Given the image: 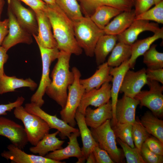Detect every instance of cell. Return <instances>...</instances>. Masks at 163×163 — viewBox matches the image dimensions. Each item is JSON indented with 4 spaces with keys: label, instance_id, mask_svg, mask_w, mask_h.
I'll return each mask as SVG.
<instances>
[{
    "label": "cell",
    "instance_id": "28",
    "mask_svg": "<svg viewBox=\"0 0 163 163\" xmlns=\"http://www.w3.org/2000/svg\"><path fill=\"white\" fill-rule=\"evenodd\" d=\"M117 40L116 35L105 34L99 38L94 50V55L97 65L105 62L107 56L112 51Z\"/></svg>",
    "mask_w": 163,
    "mask_h": 163
},
{
    "label": "cell",
    "instance_id": "15",
    "mask_svg": "<svg viewBox=\"0 0 163 163\" xmlns=\"http://www.w3.org/2000/svg\"><path fill=\"white\" fill-rule=\"evenodd\" d=\"M38 27L37 35H33L38 45L48 48L57 47L56 41L52 31V26L45 12L42 10L34 11Z\"/></svg>",
    "mask_w": 163,
    "mask_h": 163
},
{
    "label": "cell",
    "instance_id": "44",
    "mask_svg": "<svg viewBox=\"0 0 163 163\" xmlns=\"http://www.w3.org/2000/svg\"><path fill=\"white\" fill-rule=\"evenodd\" d=\"M146 74L148 80L155 81L163 84V69H146Z\"/></svg>",
    "mask_w": 163,
    "mask_h": 163
},
{
    "label": "cell",
    "instance_id": "23",
    "mask_svg": "<svg viewBox=\"0 0 163 163\" xmlns=\"http://www.w3.org/2000/svg\"><path fill=\"white\" fill-rule=\"evenodd\" d=\"M75 119L79 128L82 143L83 147L81 149L83 153L82 162L83 163L88 155L92 152L94 148L98 145L86 123L84 115L76 111Z\"/></svg>",
    "mask_w": 163,
    "mask_h": 163
},
{
    "label": "cell",
    "instance_id": "46",
    "mask_svg": "<svg viewBox=\"0 0 163 163\" xmlns=\"http://www.w3.org/2000/svg\"><path fill=\"white\" fill-rule=\"evenodd\" d=\"M7 51L2 46H0V78L5 74L4 66L6 62L8 56Z\"/></svg>",
    "mask_w": 163,
    "mask_h": 163
},
{
    "label": "cell",
    "instance_id": "3",
    "mask_svg": "<svg viewBox=\"0 0 163 163\" xmlns=\"http://www.w3.org/2000/svg\"><path fill=\"white\" fill-rule=\"evenodd\" d=\"M73 22L75 36L78 44L87 56H93L98 40L105 34L103 30L99 28L89 17L83 16Z\"/></svg>",
    "mask_w": 163,
    "mask_h": 163
},
{
    "label": "cell",
    "instance_id": "2",
    "mask_svg": "<svg viewBox=\"0 0 163 163\" xmlns=\"http://www.w3.org/2000/svg\"><path fill=\"white\" fill-rule=\"evenodd\" d=\"M71 54L59 51L57 61L52 72L51 82L46 88L45 93L64 108L67 97L69 86L73 82L74 74L69 70Z\"/></svg>",
    "mask_w": 163,
    "mask_h": 163
},
{
    "label": "cell",
    "instance_id": "39",
    "mask_svg": "<svg viewBox=\"0 0 163 163\" xmlns=\"http://www.w3.org/2000/svg\"><path fill=\"white\" fill-rule=\"evenodd\" d=\"M142 157L146 163H162L163 155H158L151 151L144 143L141 149Z\"/></svg>",
    "mask_w": 163,
    "mask_h": 163
},
{
    "label": "cell",
    "instance_id": "8",
    "mask_svg": "<svg viewBox=\"0 0 163 163\" xmlns=\"http://www.w3.org/2000/svg\"><path fill=\"white\" fill-rule=\"evenodd\" d=\"M149 89L141 91L134 98L139 101L141 107L149 108L157 117L163 115V86L155 81L148 80Z\"/></svg>",
    "mask_w": 163,
    "mask_h": 163
},
{
    "label": "cell",
    "instance_id": "51",
    "mask_svg": "<svg viewBox=\"0 0 163 163\" xmlns=\"http://www.w3.org/2000/svg\"><path fill=\"white\" fill-rule=\"evenodd\" d=\"M155 5H157L161 2L163 1V0H154Z\"/></svg>",
    "mask_w": 163,
    "mask_h": 163
},
{
    "label": "cell",
    "instance_id": "34",
    "mask_svg": "<svg viewBox=\"0 0 163 163\" xmlns=\"http://www.w3.org/2000/svg\"><path fill=\"white\" fill-rule=\"evenodd\" d=\"M56 4L72 21L83 16L77 0H55Z\"/></svg>",
    "mask_w": 163,
    "mask_h": 163
},
{
    "label": "cell",
    "instance_id": "41",
    "mask_svg": "<svg viewBox=\"0 0 163 163\" xmlns=\"http://www.w3.org/2000/svg\"><path fill=\"white\" fill-rule=\"evenodd\" d=\"M92 152L94 155L96 163H114L107 152L101 148L99 145L95 146Z\"/></svg>",
    "mask_w": 163,
    "mask_h": 163
},
{
    "label": "cell",
    "instance_id": "20",
    "mask_svg": "<svg viewBox=\"0 0 163 163\" xmlns=\"http://www.w3.org/2000/svg\"><path fill=\"white\" fill-rule=\"evenodd\" d=\"M139 104V101L136 99L124 95L118 99L115 108L117 122L133 124L136 120V109Z\"/></svg>",
    "mask_w": 163,
    "mask_h": 163
},
{
    "label": "cell",
    "instance_id": "1",
    "mask_svg": "<svg viewBox=\"0 0 163 163\" xmlns=\"http://www.w3.org/2000/svg\"><path fill=\"white\" fill-rule=\"evenodd\" d=\"M44 11L50 22L59 50L77 56L81 54L82 49L75 38L73 21L56 4H46Z\"/></svg>",
    "mask_w": 163,
    "mask_h": 163
},
{
    "label": "cell",
    "instance_id": "30",
    "mask_svg": "<svg viewBox=\"0 0 163 163\" xmlns=\"http://www.w3.org/2000/svg\"><path fill=\"white\" fill-rule=\"evenodd\" d=\"M140 121L147 132L163 143V121L150 111L141 117Z\"/></svg>",
    "mask_w": 163,
    "mask_h": 163
},
{
    "label": "cell",
    "instance_id": "12",
    "mask_svg": "<svg viewBox=\"0 0 163 163\" xmlns=\"http://www.w3.org/2000/svg\"><path fill=\"white\" fill-rule=\"evenodd\" d=\"M111 86L109 82H106L98 89L85 92L77 111L85 115L86 109L89 106L98 107L107 103L111 98Z\"/></svg>",
    "mask_w": 163,
    "mask_h": 163
},
{
    "label": "cell",
    "instance_id": "11",
    "mask_svg": "<svg viewBox=\"0 0 163 163\" xmlns=\"http://www.w3.org/2000/svg\"><path fill=\"white\" fill-rule=\"evenodd\" d=\"M0 135L7 138L11 144L21 149L29 142L24 127L12 120L0 116Z\"/></svg>",
    "mask_w": 163,
    "mask_h": 163
},
{
    "label": "cell",
    "instance_id": "5",
    "mask_svg": "<svg viewBox=\"0 0 163 163\" xmlns=\"http://www.w3.org/2000/svg\"><path fill=\"white\" fill-rule=\"evenodd\" d=\"M72 71L74 74V80L68 88L66 103L65 107L60 111V114L62 120L74 127L76 124L75 113L85 90L80 83L81 75L79 70L76 67H73Z\"/></svg>",
    "mask_w": 163,
    "mask_h": 163
},
{
    "label": "cell",
    "instance_id": "37",
    "mask_svg": "<svg viewBox=\"0 0 163 163\" xmlns=\"http://www.w3.org/2000/svg\"><path fill=\"white\" fill-rule=\"evenodd\" d=\"M135 20L153 21L157 23L163 24V1L143 13L136 16Z\"/></svg>",
    "mask_w": 163,
    "mask_h": 163
},
{
    "label": "cell",
    "instance_id": "36",
    "mask_svg": "<svg viewBox=\"0 0 163 163\" xmlns=\"http://www.w3.org/2000/svg\"><path fill=\"white\" fill-rule=\"evenodd\" d=\"M132 134L135 147L140 150L142 144L150 136V134L141 124L138 118H137L132 124Z\"/></svg>",
    "mask_w": 163,
    "mask_h": 163
},
{
    "label": "cell",
    "instance_id": "42",
    "mask_svg": "<svg viewBox=\"0 0 163 163\" xmlns=\"http://www.w3.org/2000/svg\"><path fill=\"white\" fill-rule=\"evenodd\" d=\"M136 16L147 11L155 5L154 0H133Z\"/></svg>",
    "mask_w": 163,
    "mask_h": 163
},
{
    "label": "cell",
    "instance_id": "19",
    "mask_svg": "<svg viewBox=\"0 0 163 163\" xmlns=\"http://www.w3.org/2000/svg\"><path fill=\"white\" fill-rule=\"evenodd\" d=\"M79 2L82 13L90 17L96 9L102 5L117 8L123 11L131 10L134 6L133 0H77Z\"/></svg>",
    "mask_w": 163,
    "mask_h": 163
},
{
    "label": "cell",
    "instance_id": "24",
    "mask_svg": "<svg viewBox=\"0 0 163 163\" xmlns=\"http://www.w3.org/2000/svg\"><path fill=\"white\" fill-rule=\"evenodd\" d=\"M136 17L134 9L123 11L104 27L105 34L117 36L121 34L130 26Z\"/></svg>",
    "mask_w": 163,
    "mask_h": 163
},
{
    "label": "cell",
    "instance_id": "31",
    "mask_svg": "<svg viewBox=\"0 0 163 163\" xmlns=\"http://www.w3.org/2000/svg\"><path fill=\"white\" fill-rule=\"evenodd\" d=\"M122 12L112 6L102 5L97 7L90 18L99 28L103 30L111 19Z\"/></svg>",
    "mask_w": 163,
    "mask_h": 163
},
{
    "label": "cell",
    "instance_id": "17",
    "mask_svg": "<svg viewBox=\"0 0 163 163\" xmlns=\"http://www.w3.org/2000/svg\"><path fill=\"white\" fill-rule=\"evenodd\" d=\"M8 150L4 151L1 154L3 157L10 160L13 163H63L39 155L27 154L13 144L7 147Z\"/></svg>",
    "mask_w": 163,
    "mask_h": 163
},
{
    "label": "cell",
    "instance_id": "48",
    "mask_svg": "<svg viewBox=\"0 0 163 163\" xmlns=\"http://www.w3.org/2000/svg\"><path fill=\"white\" fill-rule=\"evenodd\" d=\"M86 160L87 163H96L95 159L93 152L91 153L88 155Z\"/></svg>",
    "mask_w": 163,
    "mask_h": 163
},
{
    "label": "cell",
    "instance_id": "9",
    "mask_svg": "<svg viewBox=\"0 0 163 163\" xmlns=\"http://www.w3.org/2000/svg\"><path fill=\"white\" fill-rule=\"evenodd\" d=\"M8 32L2 46L7 51L19 43L30 44L33 42L31 35L27 31L18 21L10 8L8 6Z\"/></svg>",
    "mask_w": 163,
    "mask_h": 163
},
{
    "label": "cell",
    "instance_id": "26",
    "mask_svg": "<svg viewBox=\"0 0 163 163\" xmlns=\"http://www.w3.org/2000/svg\"><path fill=\"white\" fill-rule=\"evenodd\" d=\"M59 133L58 130L52 133L46 134L37 145L29 148V151L35 154L44 157L50 152L60 149L65 142L56 137Z\"/></svg>",
    "mask_w": 163,
    "mask_h": 163
},
{
    "label": "cell",
    "instance_id": "16",
    "mask_svg": "<svg viewBox=\"0 0 163 163\" xmlns=\"http://www.w3.org/2000/svg\"><path fill=\"white\" fill-rule=\"evenodd\" d=\"M157 23L150 22L143 20H135L130 26L124 32L117 36L118 42L131 45L137 39L139 35L145 31L155 33L160 29Z\"/></svg>",
    "mask_w": 163,
    "mask_h": 163
},
{
    "label": "cell",
    "instance_id": "21",
    "mask_svg": "<svg viewBox=\"0 0 163 163\" xmlns=\"http://www.w3.org/2000/svg\"><path fill=\"white\" fill-rule=\"evenodd\" d=\"M129 60L124 61L118 67H110L109 73L113 77L111 89V101L113 113L112 118L110 121L111 124L117 122L115 116L116 106L124 76L126 71L130 69Z\"/></svg>",
    "mask_w": 163,
    "mask_h": 163
},
{
    "label": "cell",
    "instance_id": "7",
    "mask_svg": "<svg viewBox=\"0 0 163 163\" xmlns=\"http://www.w3.org/2000/svg\"><path fill=\"white\" fill-rule=\"evenodd\" d=\"M38 46L42 61V74L38 88L32 96L30 101L41 107L44 103L43 97L46 90L51 81L49 75L50 66L51 63L57 59L59 50L57 47L48 48Z\"/></svg>",
    "mask_w": 163,
    "mask_h": 163
},
{
    "label": "cell",
    "instance_id": "25",
    "mask_svg": "<svg viewBox=\"0 0 163 163\" xmlns=\"http://www.w3.org/2000/svg\"><path fill=\"white\" fill-rule=\"evenodd\" d=\"M107 62L98 66V69L90 77L80 79V83L85 89V92L94 89H98L106 82H112L113 77L110 74V68Z\"/></svg>",
    "mask_w": 163,
    "mask_h": 163
},
{
    "label": "cell",
    "instance_id": "10",
    "mask_svg": "<svg viewBox=\"0 0 163 163\" xmlns=\"http://www.w3.org/2000/svg\"><path fill=\"white\" fill-rule=\"evenodd\" d=\"M25 109L29 113L38 116L48 124L50 129L58 130L59 136L62 139L68 137L73 132H79V129L69 125L56 115H52L47 113L35 104L30 102L25 104Z\"/></svg>",
    "mask_w": 163,
    "mask_h": 163
},
{
    "label": "cell",
    "instance_id": "13",
    "mask_svg": "<svg viewBox=\"0 0 163 163\" xmlns=\"http://www.w3.org/2000/svg\"><path fill=\"white\" fill-rule=\"evenodd\" d=\"M8 6L20 25L31 35H37L38 27L35 13L24 7L19 0H7Z\"/></svg>",
    "mask_w": 163,
    "mask_h": 163
},
{
    "label": "cell",
    "instance_id": "6",
    "mask_svg": "<svg viewBox=\"0 0 163 163\" xmlns=\"http://www.w3.org/2000/svg\"><path fill=\"white\" fill-rule=\"evenodd\" d=\"M110 120H107L99 126L91 128L90 130L99 146L107 152L115 163H123V153L117 147L116 138L111 125Z\"/></svg>",
    "mask_w": 163,
    "mask_h": 163
},
{
    "label": "cell",
    "instance_id": "27",
    "mask_svg": "<svg viewBox=\"0 0 163 163\" xmlns=\"http://www.w3.org/2000/svg\"><path fill=\"white\" fill-rule=\"evenodd\" d=\"M163 38V27L154 35L144 39L135 41L131 45V55L128 60L130 69L134 68L137 58L143 55L153 43L159 39Z\"/></svg>",
    "mask_w": 163,
    "mask_h": 163
},
{
    "label": "cell",
    "instance_id": "33",
    "mask_svg": "<svg viewBox=\"0 0 163 163\" xmlns=\"http://www.w3.org/2000/svg\"><path fill=\"white\" fill-rule=\"evenodd\" d=\"M156 44H152L143 55V62L147 68L156 69L163 68V53L156 49Z\"/></svg>",
    "mask_w": 163,
    "mask_h": 163
},
{
    "label": "cell",
    "instance_id": "43",
    "mask_svg": "<svg viewBox=\"0 0 163 163\" xmlns=\"http://www.w3.org/2000/svg\"><path fill=\"white\" fill-rule=\"evenodd\" d=\"M24 100L25 99L23 97H18L17 100L14 102L6 104H0V116L7 115V112L11 111L16 107L21 106Z\"/></svg>",
    "mask_w": 163,
    "mask_h": 163
},
{
    "label": "cell",
    "instance_id": "45",
    "mask_svg": "<svg viewBox=\"0 0 163 163\" xmlns=\"http://www.w3.org/2000/svg\"><path fill=\"white\" fill-rule=\"evenodd\" d=\"M30 7L35 11L38 10L44 11L46 4L41 0H19Z\"/></svg>",
    "mask_w": 163,
    "mask_h": 163
},
{
    "label": "cell",
    "instance_id": "32",
    "mask_svg": "<svg viewBox=\"0 0 163 163\" xmlns=\"http://www.w3.org/2000/svg\"><path fill=\"white\" fill-rule=\"evenodd\" d=\"M131 55V45L119 42L111 51L107 62L110 67H117L129 60Z\"/></svg>",
    "mask_w": 163,
    "mask_h": 163
},
{
    "label": "cell",
    "instance_id": "14",
    "mask_svg": "<svg viewBox=\"0 0 163 163\" xmlns=\"http://www.w3.org/2000/svg\"><path fill=\"white\" fill-rule=\"evenodd\" d=\"M146 69L142 68L135 72L127 70L124 76L120 92L127 97L134 98L142 87L148 84Z\"/></svg>",
    "mask_w": 163,
    "mask_h": 163
},
{
    "label": "cell",
    "instance_id": "22",
    "mask_svg": "<svg viewBox=\"0 0 163 163\" xmlns=\"http://www.w3.org/2000/svg\"><path fill=\"white\" fill-rule=\"evenodd\" d=\"M84 116L86 125L91 128H96L107 120H111L113 113L111 101L95 109L88 107Z\"/></svg>",
    "mask_w": 163,
    "mask_h": 163
},
{
    "label": "cell",
    "instance_id": "35",
    "mask_svg": "<svg viewBox=\"0 0 163 163\" xmlns=\"http://www.w3.org/2000/svg\"><path fill=\"white\" fill-rule=\"evenodd\" d=\"M111 125L117 138L126 143L131 147H135L132 136V124L117 122Z\"/></svg>",
    "mask_w": 163,
    "mask_h": 163
},
{
    "label": "cell",
    "instance_id": "29",
    "mask_svg": "<svg viewBox=\"0 0 163 163\" xmlns=\"http://www.w3.org/2000/svg\"><path fill=\"white\" fill-rule=\"evenodd\" d=\"M25 87L33 91L37 88V84L30 78L24 79L14 76H8L5 74L0 78V94L14 91L16 89Z\"/></svg>",
    "mask_w": 163,
    "mask_h": 163
},
{
    "label": "cell",
    "instance_id": "47",
    "mask_svg": "<svg viewBox=\"0 0 163 163\" xmlns=\"http://www.w3.org/2000/svg\"><path fill=\"white\" fill-rule=\"evenodd\" d=\"M8 32V20L5 19L0 21V46L2 44Z\"/></svg>",
    "mask_w": 163,
    "mask_h": 163
},
{
    "label": "cell",
    "instance_id": "50",
    "mask_svg": "<svg viewBox=\"0 0 163 163\" xmlns=\"http://www.w3.org/2000/svg\"><path fill=\"white\" fill-rule=\"evenodd\" d=\"M48 5H54L56 4L55 0H43Z\"/></svg>",
    "mask_w": 163,
    "mask_h": 163
},
{
    "label": "cell",
    "instance_id": "4",
    "mask_svg": "<svg viewBox=\"0 0 163 163\" xmlns=\"http://www.w3.org/2000/svg\"><path fill=\"white\" fill-rule=\"evenodd\" d=\"M13 114L22 122L28 142L33 146L49 133L50 129L47 123L38 116L28 112L22 105L15 108Z\"/></svg>",
    "mask_w": 163,
    "mask_h": 163
},
{
    "label": "cell",
    "instance_id": "49",
    "mask_svg": "<svg viewBox=\"0 0 163 163\" xmlns=\"http://www.w3.org/2000/svg\"><path fill=\"white\" fill-rule=\"evenodd\" d=\"M4 4V0H0V19Z\"/></svg>",
    "mask_w": 163,
    "mask_h": 163
},
{
    "label": "cell",
    "instance_id": "18",
    "mask_svg": "<svg viewBox=\"0 0 163 163\" xmlns=\"http://www.w3.org/2000/svg\"><path fill=\"white\" fill-rule=\"evenodd\" d=\"M80 135L79 131L72 133L68 137L69 140L66 147L50 152L44 157L59 161L74 157L78 159L76 163H82L83 153L77 140Z\"/></svg>",
    "mask_w": 163,
    "mask_h": 163
},
{
    "label": "cell",
    "instance_id": "40",
    "mask_svg": "<svg viewBox=\"0 0 163 163\" xmlns=\"http://www.w3.org/2000/svg\"><path fill=\"white\" fill-rule=\"evenodd\" d=\"M144 143L152 152L163 155V143L157 138L150 136L145 140Z\"/></svg>",
    "mask_w": 163,
    "mask_h": 163
},
{
    "label": "cell",
    "instance_id": "38",
    "mask_svg": "<svg viewBox=\"0 0 163 163\" xmlns=\"http://www.w3.org/2000/svg\"><path fill=\"white\" fill-rule=\"evenodd\" d=\"M117 140L122 149L127 163H146L140 150L136 147H131L118 138Z\"/></svg>",
    "mask_w": 163,
    "mask_h": 163
}]
</instances>
